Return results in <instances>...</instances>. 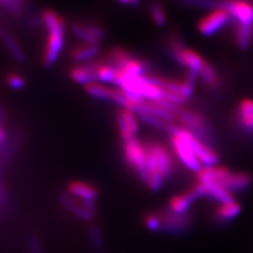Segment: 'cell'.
<instances>
[{"instance_id":"1","label":"cell","mask_w":253,"mask_h":253,"mask_svg":"<svg viewBox=\"0 0 253 253\" xmlns=\"http://www.w3.org/2000/svg\"><path fill=\"white\" fill-rule=\"evenodd\" d=\"M42 25H44L47 32L42 62L45 68L50 69L57 61L65 44L66 22L53 10H44L42 14Z\"/></svg>"},{"instance_id":"2","label":"cell","mask_w":253,"mask_h":253,"mask_svg":"<svg viewBox=\"0 0 253 253\" xmlns=\"http://www.w3.org/2000/svg\"><path fill=\"white\" fill-rule=\"evenodd\" d=\"M122 149L126 164L135 171L139 179L147 186L149 175L147 169L146 142H142L136 137L122 140Z\"/></svg>"},{"instance_id":"3","label":"cell","mask_w":253,"mask_h":253,"mask_svg":"<svg viewBox=\"0 0 253 253\" xmlns=\"http://www.w3.org/2000/svg\"><path fill=\"white\" fill-rule=\"evenodd\" d=\"M176 123L203 141L207 142L210 140V126L206 118L196 111L184 107L179 108L176 113Z\"/></svg>"},{"instance_id":"4","label":"cell","mask_w":253,"mask_h":253,"mask_svg":"<svg viewBox=\"0 0 253 253\" xmlns=\"http://www.w3.org/2000/svg\"><path fill=\"white\" fill-rule=\"evenodd\" d=\"M161 219V231L171 235H183L188 232L192 226V216L189 212L179 213L173 212L168 207L156 212Z\"/></svg>"},{"instance_id":"5","label":"cell","mask_w":253,"mask_h":253,"mask_svg":"<svg viewBox=\"0 0 253 253\" xmlns=\"http://www.w3.org/2000/svg\"><path fill=\"white\" fill-rule=\"evenodd\" d=\"M146 147L149 154L151 155L156 167L160 171L164 180L172 177L174 169V158L167 147L155 140H150L146 142Z\"/></svg>"},{"instance_id":"6","label":"cell","mask_w":253,"mask_h":253,"mask_svg":"<svg viewBox=\"0 0 253 253\" xmlns=\"http://www.w3.org/2000/svg\"><path fill=\"white\" fill-rule=\"evenodd\" d=\"M231 19L230 14L224 9L212 10L197 22V31L203 36H212L224 29Z\"/></svg>"},{"instance_id":"7","label":"cell","mask_w":253,"mask_h":253,"mask_svg":"<svg viewBox=\"0 0 253 253\" xmlns=\"http://www.w3.org/2000/svg\"><path fill=\"white\" fill-rule=\"evenodd\" d=\"M70 30L76 38L86 44L99 45L106 37L105 29L94 22L76 21L71 25Z\"/></svg>"},{"instance_id":"8","label":"cell","mask_w":253,"mask_h":253,"mask_svg":"<svg viewBox=\"0 0 253 253\" xmlns=\"http://www.w3.org/2000/svg\"><path fill=\"white\" fill-rule=\"evenodd\" d=\"M220 9L230 14L236 23L253 27V4L247 0H220Z\"/></svg>"},{"instance_id":"9","label":"cell","mask_w":253,"mask_h":253,"mask_svg":"<svg viewBox=\"0 0 253 253\" xmlns=\"http://www.w3.org/2000/svg\"><path fill=\"white\" fill-rule=\"evenodd\" d=\"M190 190L196 195L197 199H200V197H208V199L215 201L220 205L229 204L235 201L233 194L217 183H201V181H196Z\"/></svg>"},{"instance_id":"10","label":"cell","mask_w":253,"mask_h":253,"mask_svg":"<svg viewBox=\"0 0 253 253\" xmlns=\"http://www.w3.org/2000/svg\"><path fill=\"white\" fill-rule=\"evenodd\" d=\"M101 63V59H94L88 62L79 63L69 71L70 78L75 84L88 85L98 82L97 70Z\"/></svg>"},{"instance_id":"11","label":"cell","mask_w":253,"mask_h":253,"mask_svg":"<svg viewBox=\"0 0 253 253\" xmlns=\"http://www.w3.org/2000/svg\"><path fill=\"white\" fill-rule=\"evenodd\" d=\"M116 123L122 140L136 137L139 132V120L135 113L126 109H120L116 113Z\"/></svg>"},{"instance_id":"12","label":"cell","mask_w":253,"mask_h":253,"mask_svg":"<svg viewBox=\"0 0 253 253\" xmlns=\"http://www.w3.org/2000/svg\"><path fill=\"white\" fill-rule=\"evenodd\" d=\"M190 142L193 149V152L197 160L201 163L202 167H211V166H216L219 163V155L213 149L210 144L203 141L192 133Z\"/></svg>"},{"instance_id":"13","label":"cell","mask_w":253,"mask_h":253,"mask_svg":"<svg viewBox=\"0 0 253 253\" xmlns=\"http://www.w3.org/2000/svg\"><path fill=\"white\" fill-rule=\"evenodd\" d=\"M60 202L63 207L72 212L78 218L84 220H91L95 214V204L92 201H75L72 197L62 194L60 195Z\"/></svg>"},{"instance_id":"14","label":"cell","mask_w":253,"mask_h":253,"mask_svg":"<svg viewBox=\"0 0 253 253\" xmlns=\"http://www.w3.org/2000/svg\"><path fill=\"white\" fill-rule=\"evenodd\" d=\"M232 171L225 166H211V167H202V169L195 173L197 181L201 183H217L221 184L228 177Z\"/></svg>"},{"instance_id":"15","label":"cell","mask_w":253,"mask_h":253,"mask_svg":"<svg viewBox=\"0 0 253 253\" xmlns=\"http://www.w3.org/2000/svg\"><path fill=\"white\" fill-rule=\"evenodd\" d=\"M220 185L232 194L243 192L252 185V176L247 172H231Z\"/></svg>"},{"instance_id":"16","label":"cell","mask_w":253,"mask_h":253,"mask_svg":"<svg viewBox=\"0 0 253 253\" xmlns=\"http://www.w3.org/2000/svg\"><path fill=\"white\" fill-rule=\"evenodd\" d=\"M236 116L242 128L248 133H253V99H243L237 106Z\"/></svg>"},{"instance_id":"17","label":"cell","mask_w":253,"mask_h":253,"mask_svg":"<svg viewBox=\"0 0 253 253\" xmlns=\"http://www.w3.org/2000/svg\"><path fill=\"white\" fill-rule=\"evenodd\" d=\"M69 194L77 197L82 201L94 202L98 197V191L94 186L83 183V181H72L68 186Z\"/></svg>"},{"instance_id":"18","label":"cell","mask_w":253,"mask_h":253,"mask_svg":"<svg viewBox=\"0 0 253 253\" xmlns=\"http://www.w3.org/2000/svg\"><path fill=\"white\" fill-rule=\"evenodd\" d=\"M99 52H100L99 45L84 43V44L74 46L70 52V57L71 59L78 63H84V62L94 60L98 56Z\"/></svg>"},{"instance_id":"19","label":"cell","mask_w":253,"mask_h":253,"mask_svg":"<svg viewBox=\"0 0 253 253\" xmlns=\"http://www.w3.org/2000/svg\"><path fill=\"white\" fill-rule=\"evenodd\" d=\"M196 200H197L196 195L191 191V190H189L188 192L174 195L173 197H171L168 208L173 212L183 214V213L189 212L190 207H191V205Z\"/></svg>"},{"instance_id":"20","label":"cell","mask_w":253,"mask_h":253,"mask_svg":"<svg viewBox=\"0 0 253 253\" xmlns=\"http://www.w3.org/2000/svg\"><path fill=\"white\" fill-rule=\"evenodd\" d=\"M1 42L6 49V51L9 52L11 55V57L19 63H25L26 62V55L25 52H23L21 45L17 42L16 37L11 33L9 31H4V33L1 37Z\"/></svg>"},{"instance_id":"21","label":"cell","mask_w":253,"mask_h":253,"mask_svg":"<svg viewBox=\"0 0 253 253\" xmlns=\"http://www.w3.org/2000/svg\"><path fill=\"white\" fill-rule=\"evenodd\" d=\"M241 211V205L236 201H234L229 204L219 205L215 209L213 216H214V219L219 221V223H228L229 220H232L239 216Z\"/></svg>"},{"instance_id":"22","label":"cell","mask_w":253,"mask_h":253,"mask_svg":"<svg viewBox=\"0 0 253 253\" xmlns=\"http://www.w3.org/2000/svg\"><path fill=\"white\" fill-rule=\"evenodd\" d=\"M199 78H201L202 82L212 90H216L219 88L220 85L219 74L216 71V69L207 60H206L202 70L200 71Z\"/></svg>"},{"instance_id":"23","label":"cell","mask_w":253,"mask_h":253,"mask_svg":"<svg viewBox=\"0 0 253 253\" xmlns=\"http://www.w3.org/2000/svg\"><path fill=\"white\" fill-rule=\"evenodd\" d=\"M234 42L241 50H247L253 37V27H248L235 23L234 26Z\"/></svg>"},{"instance_id":"24","label":"cell","mask_w":253,"mask_h":253,"mask_svg":"<svg viewBox=\"0 0 253 253\" xmlns=\"http://www.w3.org/2000/svg\"><path fill=\"white\" fill-rule=\"evenodd\" d=\"M84 91L86 94L89 95V96L99 99V100H111L112 99L113 89H110L109 86L100 84L98 83H94V84L85 85Z\"/></svg>"},{"instance_id":"25","label":"cell","mask_w":253,"mask_h":253,"mask_svg":"<svg viewBox=\"0 0 253 253\" xmlns=\"http://www.w3.org/2000/svg\"><path fill=\"white\" fill-rule=\"evenodd\" d=\"M117 72L116 70L106 61V59H101V63L97 70L98 81L104 84H113L115 83Z\"/></svg>"},{"instance_id":"26","label":"cell","mask_w":253,"mask_h":253,"mask_svg":"<svg viewBox=\"0 0 253 253\" xmlns=\"http://www.w3.org/2000/svg\"><path fill=\"white\" fill-rule=\"evenodd\" d=\"M149 13L150 17L157 27H165L167 25V13L161 3L153 2L149 7Z\"/></svg>"},{"instance_id":"27","label":"cell","mask_w":253,"mask_h":253,"mask_svg":"<svg viewBox=\"0 0 253 253\" xmlns=\"http://www.w3.org/2000/svg\"><path fill=\"white\" fill-rule=\"evenodd\" d=\"M1 7L14 17H20L26 10V0H2Z\"/></svg>"},{"instance_id":"28","label":"cell","mask_w":253,"mask_h":253,"mask_svg":"<svg viewBox=\"0 0 253 253\" xmlns=\"http://www.w3.org/2000/svg\"><path fill=\"white\" fill-rule=\"evenodd\" d=\"M5 83L12 90H15V91H19V90L25 89L26 84H27L26 78L23 77L21 74L16 73V72H12V73L7 74L5 76Z\"/></svg>"},{"instance_id":"29","label":"cell","mask_w":253,"mask_h":253,"mask_svg":"<svg viewBox=\"0 0 253 253\" xmlns=\"http://www.w3.org/2000/svg\"><path fill=\"white\" fill-rule=\"evenodd\" d=\"M89 236H90V241H91V244H92L94 250L97 252H100L102 250V246H104V242H102V234H101L100 229L97 226H92L90 228Z\"/></svg>"},{"instance_id":"30","label":"cell","mask_w":253,"mask_h":253,"mask_svg":"<svg viewBox=\"0 0 253 253\" xmlns=\"http://www.w3.org/2000/svg\"><path fill=\"white\" fill-rule=\"evenodd\" d=\"M145 225L149 230L154 231V232H161V228H162L161 219L156 213H150V214L146 215Z\"/></svg>"},{"instance_id":"31","label":"cell","mask_w":253,"mask_h":253,"mask_svg":"<svg viewBox=\"0 0 253 253\" xmlns=\"http://www.w3.org/2000/svg\"><path fill=\"white\" fill-rule=\"evenodd\" d=\"M29 249L31 253H42L41 243L35 236H32L29 240Z\"/></svg>"},{"instance_id":"32","label":"cell","mask_w":253,"mask_h":253,"mask_svg":"<svg viewBox=\"0 0 253 253\" xmlns=\"http://www.w3.org/2000/svg\"><path fill=\"white\" fill-rule=\"evenodd\" d=\"M5 132L3 131V129L1 128V126H0V144H3L4 140H5Z\"/></svg>"},{"instance_id":"33","label":"cell","mask_w":253,"mask_h":253,"mask_svg":"<svg viewBox=\"0 0 253 253\" xmlns=\"http://www.w3.org/2000/svg\"><path fill=\"white\" fill-rule=\"evenodd\" d=\"M118 2H121L122 4H125V5H126V4H131V0H117Z\"/></svg>"},{"instance_id":"34","label":"cell","mask_w":253,"mask_h":253,"mask_svg":"<svg viewBox=\"0 0 253 253\" xmlns=\"http://www.w3.org/2000/svg\"><path fill=\"white\" fill-rule=\"evenodd\" d=\"M140 0H131V5H138Z\"/></svg>"},{"instance_id":"35","label":"cell","mask_w":253,"mask_h":253,"mask_svg":"<svg viewBox=\"0 0 253 253\" xmlns=\"http://www.w3.org/2000/svg\"><path fill=\"white\" fill-rule=\"evenodd\" d=\"M4 29L2 28V27H0V39H1V37H2V35H3V33H4Z\"/></svg>"}]
</instances>
